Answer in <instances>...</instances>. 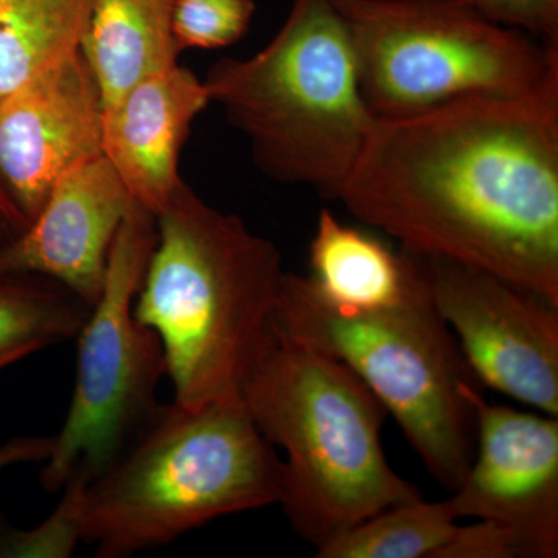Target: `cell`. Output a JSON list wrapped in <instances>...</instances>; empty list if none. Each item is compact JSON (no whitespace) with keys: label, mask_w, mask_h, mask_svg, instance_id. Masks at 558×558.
<instances>
[{"label":"cell","mask_w":558,"mask_h":558,"mask_svg":"<svg viewBox=\"0 0 558 558\" xmlns=\"http://www.w3.org/2000/svg\"><path fill=\"white\" fill-rule=\"evenodd\" d=\"M337 201L402 247L558 304V92L376 120Z\"/></svg>","instance_id":"6da1fadb"},{"label":"cell","mask_w":558,"mask_h":558,"mask_svg":"<svg viewBox=\"0 0 558 558\" xmlns=\"http://www.w3.org/2000/svg\"><path fill=\"white\" fill-rule=\"evenodd\" d=\"M240 399L259 432L284 451L279 505L315 549L389 506L424 498L385 457L388 411L380 400L348 366L274 317L250 355Z\"/></svg>","instance_id":"7a4b0ae2"},{"label":"cell","mask_w":558,"mask_h":558,"mask_svg":"<svg viewBox=\"0 0 558 558\" xmlns=\"http://www.w3.org/2000/svg\"><path fill=\"white\" fill-rule=\"evenodd\" d=\"M156 227L134 314L159 336L174 402L241 400L245 366L281 293V253L185 180Z\"/></svg>","instance_id":"3957f363"},{"label":"cell","mask_w":558,"mask_h":558,"mask_svg":"<svg viewBox=\"0 0 558 558\" xmlns=\"http://www.w3.org/2000/svg\"><path fill=\"white\" fill-rule=\"evenodd\" d=\"M282 459L241 400L157 407L84 488L81 537L95 556L159 548L233 513L279 505Z\"/></svg>","instance_id":"277c9868"},{"label":"cell","mask_w":558,"mask_h":558,"mask_svg":"<svg viewBox=\"0 0 558 558\" xmlns=\"http://www.w3.org/2000/svg\"><path fill=\"white\" fill-rule=\"evenodd\" d=\"M204 83L264 175L339 199L376 119L360 92L347 24L330 0H293L263 50L216 61Z\"/></svg>","instance_id":"5b68a950"},{"label":"cell","mask_w":558,"mask_h":558,"mask_svg":"<svg viewBox=\"0 0 558 558\" xmlns=\"http://www.w3.org/2000/svg\"><path fill=\"white\" fill-rule=\"evenodd\" d=\"M416 263L418 277L405 299L374 311L333 306L310 277L286 271L271 317L348 366L395 416L433 478L453 494L475 457V413L464 389L483 385Z\"/></svg>","instance_id":"8992f818"},{"label":"cell","mask_w":558,"mask_h":558,"mask_svg":"<svg viewBox=\"0 0 558 558\" xmlns=\"http://www.w3.org/2000/svg\"><path fill=\"white\" fill-rule=\"evenodd\" d=\"M376 120L472 97L558 92V44L487 20L468 0H330Z\"/></svg>","instance_id":"52a82bcc"},{"label":"cell","mask_w":558,"mask_h":558,"mask_svg":"<svg viewBox=\"0 0 558 558\" xmlns=\"http://www.w3.org/2000/svg\"><path fill=\"white\" fill-rule=\"evenodd\" d=\"M156 241V218L137 205L121 223L110 248L105 288L76 337L75 389L64 425L44 461V490H60L76 472L97 478L160 405L156 392L167 376L163 347L134 314Z\"/></svg>","instance_id":"ba28073f"},{"label":"cell","mask_w":558,"mask_h":558,"mask_svg":"<svg viewBox=\"0 0 558 558\" xmlns=\"http://www.w3.org/2000/svg\"><path fill=\"white\" fill-rule=\"evenodd\" d=\"M414 255L480 384L558 417V304L457 260Z\"/></svg>","instance_id":"9c48e42d"},{"label":"cell","mask_w":558,"mask_h":558,"mask_svg":"<svg viewBox=\"0 0 558 558\" xmlns=\"http://www.w3.org/2000/svg\"><path fill=\"white\" fill-rule=\"evenodd\" d=\"M475 413V457L451 495L458 520L512 529L532 558L558 556V417L492 405L464 389Z\"/></svg>","instance_id":"30bf717a"},{"label":"cell","mask_w":558,"mask_h":558,"mask_svg":"<svg viewBox=\"0 0 558 558\" xmlns=\"http://www.w3.org/2000/svg\"><path fill=\"white\" fill-rule=\"evenodd\" d=\"M102 113L83 51L0 98V186L27 227L62 175L102 156Z\"/></svg>","instance_id":"8fae6325"},{"label":"cell","mask_w":558,"mask_h":558,"mask_svg":"<svg viewBox=\"0 0 558 558\" xmlns=\"http://www.w3.org/2000/svg\"><path fill=\"white\" fill-rule=\"evenodd\" d=\"M137 205L105 156L84 161L58 180L31 226L0 247V274L54 279L92 307L121 223Z\"/></svg>","instance_id":"7c38bea8"},{"label":"cell","mask_w":558,"mask_h":558,"mask_svg":"<svg viewBox=\"0 0 558 558\" xmlns=\"http://www.w3.org/2000/svg\"><path fill=\"white\" fill-rule=\"evenodd\" d=\"M209 102L204 80L175 64L138 81L102 113V156L154 218L183 180L180 153Z\"/></svg>","instance_id":"4fadbf2b"},{"label":"cell","mask_w":558,"mask_h":558,"mask_svg":"<svg viewBox=\"0 0 558 558\" xmlns=\"http://www.w3.org/2000/svg\"><path fill=\"white\" fill-rule=\"evenodd\" d=\"M310 278L333 306L374 311L398 304L416 282L413 252L392 250L379 238L319 211L310 248Z\"/></svg>","instance_id":"5bb4252c"},{"label":"cell","mask_w":558,"mask_h":558,"mask_svg":"<svg viewBox=\"0 0 558 558\" xmlns=\"http://www.w3.org/2000/svg\"><path fill=\"white\" fill-rule=\"evenodd\" d=\"M178 0H92L84 58L108 109L138 81L179 64L172 35Z\"/></svg>","instance_id":"9a60e30c"},{"label":"cell","mask_w":558,"mask_h":558,"mask_svg":"<svg viewBox=\"0 0 558 558\" xmlns=\"http://www.w3.org/2000/svg\"><path fill=\"white\" fill-rule=\"evenodd\" d=\"M92 0H0V98L83 49Z\"/></svg>","instance_id":"2e32d148"},{"label":"cell","mask_w":558,"mask_h":558,"mask_svg":"<svg viewBox=\"0 0 558 558\" xmlns=\"http://www.w3.org/2000/svg\"><path fill=\"white\" fill-rule=\"evenodd\" d=\"M450 499L402 502L374 513L317 550L318 558H433L457 531Z\"/></svg>","instance_id":"e0dca14e"},{"label":"cell","mask_w":558,"mask_h":558,"mask_svg":"<svg viewBox=\"0 0 558 558\" xmlns=\"http://www.w3.org/2000/svg\"><path fill=\"white\" fill-rule=\"evenodd\" d=\"M90 307L54 279L0 274V354L78 337Z\"/></svg>","instance_id":"ac0fdd59"},{"label":"cell","mask_w":558,"mask_h":558,"mask_svg":"<svg viewBox=\"0 0 558 558\" xmlns=\"http://www.w3.org/2000/svg\"><path fill=\"white\" fill-rule=\"evenodd\" d=\"M90 476L76 472L65 483L64 495L53 513L38 527L0 532V558H69L81 537V506Z\"/></svg>","instance_id":"d6986e66"},{"label":"cell","mask_w":558,"mask_h":558,"mask_svg":"<svg viewBox=\"0 0 558 558\" xmlns=\"http://www.w3.org/2000/svg\"><path fill=\"white\" fill-rule=\"evenodd\" d=\"M255 11V0H178L172 35L180 51L226 49L244 38Z\"/></svg>","instance_id":"ffe728a7"},{"label":"cell","mask_w":558,"mask_h":558,"mask_svg":"<svg viewBox=\"0 0 558 558\" xmlns=\"http://www.w3.org/2000/svg\"><path fill=\"white\" fill-rule=\"evenodd\" d=\"M433 558H532V554L512 529L478 520L470 526H458Z\"/></svg>","instance_id":"44dd1931"},{"label":"cell","mask_w":558,"mask_h":558,"mask_svg":"<svg viewBox=\"0 0 558 558\" xmlns=\"http://www.w3.org/2000/svg\"><path fill=\"white\" fill-rule=\"evenodd\" d=\"M487 20L558 44V0H468Z\"/></svg>","instance_id":"7402d4cb"},{"label":"cell","mask_w":558,"mask_h":558,"mask_svg":"<svg viewBox=\"0 0 558 558\" xmlns=\"http://www.w3.org/2000/svg\"><path fill=\"white\" fill-rule=\"evenodd\" d=\"M53 438L46 436H22L0 444V470L17 464L44 462L50 457Z\"/></svg>","instance_id":"603a6c76"},{"label":"cell","mask_w":558,"mask_h":558,"mask_svg":"<svg viewBox=\"0 0 558 558\" xmlns=\"http://www.w3.org/2000/svg\"><path fill=\"white\" fill-rule=\"evenodd\" d=\"M0 209H2L3 215L7 216L17 227L21 231L27 229V223L25 220L21 218L20 213L16 211V208L13 207L9 197H7L5 191L0 186Z\"/></svg>","instance_id":"cb8c5ba5"},{"label":"cell","mask_w":558,"mask_h":558,"mask_svg":"<svg viewBox=\"0 0 558 558\" xmlns=\"http://www.w3.org/2000/svg\"><path fill=\"white\" fill-rule=\"evenodd\" d=\"M38 351L39 349L28 347L2 352V354H0V371L9 368L13 363L20 362V360L28 357V355L35 354V352Z\"/></svg>","instance_id":"d4e9b609"},{"label":"cell","mask_w":558,"mask_h":558,"mask_svg":"<svg viewBox=\"0 0 558 558\" xmlns=\"http://www.w3.org/2000/svg\"><path fill=\"white\" fill-rule=\"evenodd\" d=\"M21 233V230L14 226L13 222L5 215H3L2 209H0V247L16 238L17 234Z\"/></svg>","instance_id":"484cf974"}]
</instances>
